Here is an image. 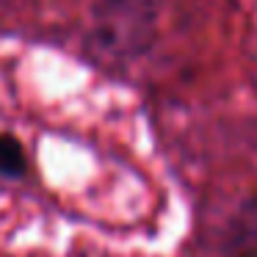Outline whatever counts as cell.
Wrapping results in <instances>:
<instances>
[{"mask_svg": "<svg viewBox=\"0 0 257 257\" xmlns=\"http://www.w3.org/2000/svg\"><path fill=\"white\" fill-rule=\"evenodd\" d=\"M155 17L141 0H102L97 9V42L116 56H136L152 39Z\"/></svg>", "mask_w": 257, "mask_h": 257, "instance_id": "6da1fadb", "label": "cell"}, {"mask_svg": "<svg viewBox=\"0 0 257 257\" xmlns=\"http://www.w3.org/2000/svg\"><path fill=\"white\" fill-rule=\"evenodd\" d=\"M28 172V155L20 139L9 133H0V177L3 180H20Z\"/></svg>", "mask_w": 257, "mask_h": 257, "instance_id": "7a4b0ae2", "label": "cell"}]
</instances>
